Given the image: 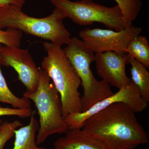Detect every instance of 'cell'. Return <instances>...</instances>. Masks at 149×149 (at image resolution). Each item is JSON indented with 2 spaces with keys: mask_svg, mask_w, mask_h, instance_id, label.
Returning a JSON list of instances; mask_svg holds the SVG:
<instances>
[{
  "mask_svg": "<svg viewBox=\"0 0 149 149\" xmlns=\"http://www.w3.org/2000/svg\"><path fill=\"white\" fill-rule=\"evenodd\" d=\"M135 113L128 105L116 103L87 118L82 129L110 149H134L149 142Z\"/></svg>",
  "mask_w": 149,
  "mask_h": 149,
  "instance_id": "1",
  "label": "cell"
},
{
  "mask_svg": "<svg viewBox=\"0 0 149 149\" xmlns=\"http://www.w3.org/2000/svg\"><path fill=\"white\" fill-rule=\"evenodd\" d=\"M43 46L47 55L41 63V68L51 78L61 100L64 118L70 113L82 112L79 88L81 80L63 49L50 42Z\"/></svg>",
  "mask_w": 149,
  "mask_h": 149,
  "instance_id": "2",
  "label": "cell"
},
{
  "mask_svg": "<svg viewBox=\"0 0 149 149\" xmlns=\"http://www.w3.org/2000/svg\"><path fill=\"white\" fill-rule=\"evenodd\" d=\"M22 7L8 5L0 8V29L12 28L49 41L57 46L67 45L70 34L63 20L65 14L55 8L49 16L36 18L22 11Z\"/></svg>",
  "mask_w": 149,
  "mask_h": 149,
  "instance_id": "3",
  "label": "cell"
},
{
  "mask_svg": "<svg viewBox=\"0 0 149 149\" xmlns=\"http://www.w3.org/2000/svg\"><path fill=\"white\" fill-rule=\"evenodd\" d=\"M37 90L23 97L35 104L39 115V128L36 136L37 145L43 143L51 135L65 134L68 127L63 115L60 96L48 74L39 68Z\"/></svg>",
  "mask_w": 149,
  "mask_h": 149,
  "instance_id": "4",
  "label": "cell"
},
{
  "mask_svg": "<svg viewBox=\"0 0 149 149\" xmlns=\"http://www.w3.org/2000/svg\"><path fill=\"white\" fill-rule=\"evenodd\" d=\"M63 49L81 80L83 93L81 96L82 112L113 94L111 86L103 80L99 81L91 69L95 60V53L76 37L70 38Z\"/></svg>",
  "mask_w": 149,
  "mask_h": 149,
  "instance_id": "5",
  "label": "cell"
},
{
  "mask_svg": "<svg viewBox=\"0 0 149 149\" xmlns=\"http://www.w3.org/2000/svg\"><path fill=\"white\" fill-rule=\"evenodd\" d=\"M50 1L55 8L63 12L66 17L79 25H91L98 22L116 31L124 30L132 25L125 20L117 5L108 7L96 3L93 0Z\"/></svg>",
  "mask_w": 149,
  "mask_h": 149,
  "instance_id": "6",
  "label": "cell"
},
{
  "mask_svg": "<svg viewBox=\"0 0 149 149\" xmlns=\"http://www.w3.org/2000/svg\"><path fill=\"white\" fill-rule=\"evenodd\" d=\"M141 27L131 26L121 31L111 29L86 28L79 32L84 44L94 53L113 52L120 55L126 54L128 43L142 32Z\"/></svg>",
  "mask_w": 149,
  "mask_h": 149,
  "instance_id": "7",
  "label": "cell"
},
{
  "mask_svg": "<svg viewBox=\"0 0 149 149\" xmlns=\"http://www.w3.org/2000/svg\"><path fill=\"white\" fill-rule=\"evenodd\" d=\"M117 102H123L128 105L136 113L143 111L148 104L141 97L139 88L131 81L128 85L98 102L86 111L68 115L65 118V120L68 128H82L83 123L88 118Z\"/></svg>",
  "mask_w": 149,
  "mask_h": 149,
  "instance_id": "8",
  "label": "cell"
},
{
  "mask_svg": "<svg viewBox=\"0 0 149 149\" xmlns=\"http://www.w3.org/2000/svg\"><path fill=\"white\" fill-rule=\"evenodd\" d=\"M0 63L3 66L12 67L16 71L19 79L26 88L24 93L31 94L37 90L40 77L39 68L28 50L2 46Z\"/></svg>",
  "mask_w": 149,
  "mask_h": 149,
  "instance_id": "9",
  "label": "cell"
},
{
  "mask_svg": "<svg viewBox=\"0 0 149 149\" xmlns=\"http://www.w3.org/2000/svg\"><path fill=\"white\" fill-rule=\"evenodd\" d=\"M95 56L97 73L102 80L118 90L131 83L125 71L127 54L120 55L107 52L96 53Z\"/></svg>",
  "mask_w": 149,
  "mask_h": 149,
  "instance_id": "10",
  "label": "cell"
},
{
  "mask_svg": "<svg viewBox=\"0 0 149 149\" xmlns=\"http://www.w3.org/2000/svg\"><path fill=\"white\" fill-rule=\"evenodd\" d=\"M65 134L55 141L54 149H110L85 134L82 128H68Z\"/></svg>",
  "mask_w": 149,
  "mask_h": 149,
  "instance_id": "11",
  "label": "cell"
},
{
  "mask_svg": "<svg viewBox=\"0 0 149 149\" xmlns=\"http://www.w3.org/2000/svg\"><path fill=\"white\" fill-rule=\"evenodd\" d=\"M29 123L21 126L15 131L14 146L12 149H46L40 146L36 142V136L39 130V123L33 112Z\"/></svg>",
  "mask_w": 149,
  "mask_h": 149,
  "instance_id": "12",
  "label": "cell"
},
{
  "mask_svg": "<svg viewBox=\"0 0 149 149\" xmlns=\"http://www.w3.org/2000/svg\"><path fill=\"white\" fill-rule=\"evenodd\" d=\"M128 56V63L131 67V81L139 88L141 97L149 102V72L147 68L133 57Z\"/></svg>",
  "mask_w": 149,
  "mask_h": 149,
  "instance_id": "13",
  "label": "cell"
},
{
  "mask_svg": "<svg viewBox=\"0 0 149 149\" xmlns=\"http://www.w3.org/2000/svg\"><path fill=\"white\" fill-rule=\"evenodd\" d=\"M126 53L149 68V45L147 37L139 35L128 43Z\"/></svg>",
  "mask_w": 149,
  "mask_h": 149,
  "instance_id": "14",
  "label": "cell"
},
{
  "mask_svg": "<svg viewBox=\"0 0 149 149\" xmlns=\"http://www.w3.org/2000/svg\"><path fill=\"white\" fill-rule=\"evenodd\" d=\"M2 46L0 44V51ZM0 102L11 105L17 108L30 109V100L25 97H19L15 95L9 88L2 72L0 63Z\"/></svg>",
  "mask_w": 149,
  "mask_h": 149,
  "instance_id": "15",
  "label": "cell"
},
{
  "mask_svg": "<svg viewBox=\"0 0 149 149\" xmlns=\"http://www.w3.org/2000/svg\"><path fill=\"white\" fill-rule=\"evenodd\" d=\"M120 7L126 21L132 25L133 22L138 17L142 3L141 0H114Z\"/></svg>",
  "mask_w": 149,
  "mask_h": 149,
  "instance_id": "16",
  "label": "cell"
},
{
  "mask_svg": "<svg viewBox=\"0 0 149 149\" xmlns=\"http://www.w3.org/2000/svg\"><path fill=\"white\" fill-rule=\"evenodd\" d=\"M22 34L21 31L15 29L7 28L5 30L0 29V44L8 47H19Z\"/></svg>",
  "mask_w": 149,
  "mask_h": 149,
  "instance_id": "17",
  "label": "cell"
},
{
  "mask_svg": "<svg viewBox=\"0 0 149 149\" xmlns=\"http://www.w3.org/2000/svg\"><path fill=\"white\" fill-rule=\"evenodd\" d=\"M22 125V122L17 120L3 122L0 131V149H4L8 141L14 136L15 130Z\"/></svg>",
  "mask_w": 149,
  "mask_h": 149,
  "instance_id": "18",
  "label": "cell"
},
{
  "mask_svg": "<svg viewBox=\"0 0 149 149\" xmlns=\"http://www.w3.org/2000/svg\"><path fill=\"white\" fill-rule=\"evenodd\" d=\"M33 112L31 108H10L4 107L0 104V116H17L21 118H26L31 117Z\"/></svg>",
  "mask_w": 149,
  "mask_h": 149,
  "instance_id": "19",
  "label": "cell"
},
{
  "mask_svg": "<svg viewBox=\"0 0 149 149\" xmlns=\"http://www.w3.org/2000/svg\"><path fill=\"white\" fill-rule=\"evenodd\" d=\"M25 3V0H0V6L2 7L8 5H15L22 7Z\"/></svg>",
  "mask_w": 149,
  "mask_h": 149,
  "instance_id": "20",
  "label": "cell"
},
{
  "mask_svg": "<svg viewBox=\"0 0 149 149\" xmlns=\"http://www.w3.org/2000/svg\"><path fill=\"white\" fill-rule=\"evenodd\" d=\"M3 123V120L0 119V131H1V129L2 125Z\"/></svg>",
  "mask_w": 149,
  "mask_h": 149,
  "instance_id": "21",
  "label": "cell"
},
{
  "mask_svg": "<svg viewBox=\"0 0 149 149\" xmlns=\"http://www.w3.org/2000/svg\"><path fill=\"white\" fill-rule=\"evenodd\" d=\"M1 7H1V6H0V8H1Z\"/></svg>",
  "mask_w": 149,
  "mask_h": 149,
  "instance_id": "22",
  "label": "cell"
}]
</instances>
